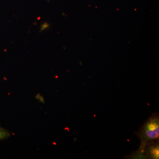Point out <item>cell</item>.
Returning <instances> with one entry per match:
<instances>
[{
  "instance_id": "cell-2",
  "label": "cell",
  "mask_w": 159,
  "mask_h": 159,
  "mask_svg": "<svg viewBox=\"0 0 159 159\" xmlns=\"http://www.w3.org/2000/svg\"><path fill=\"white\" fill-rule=\"evenodd\" d=\"M146 145H148V154L152 159L159 158L158 141L152 142Z\"/></svg>"
},
{
  "instance_id": "cell-4",
  "label": "cell",
  "mask_w": 159,
  "mask_h": 159,
  "mask_svg": "<svg viewBox=\"0 0 159 159\" xmlns=\"http://www.w3.org/2000/svg\"><path fill=\"white\" fill-rule=\"evenodd\" d=\"M48 26V24H46V23H45L43 25L41 26V30H44L45 29H46L47 27Z\"/></svg>"
},
{
  "instance_id": "cell-1",
  "label": "cell",
  "mask_w": 159,
  "mask_h": 159,
  "mask_svg": "<svg viewBox=\"0 0 159 159\" xmlns=\"http://www.w3.org/2000/svg\"><path fill=\"white\" fill-rule=\"evenodd\" d=\"M139 137L142 142L141 148L152 142L158 141L159 119L158 114H154L145 122L139 132Z\"/></svg>"
},
{
  "instance_id": "cell-3",
  "label": "cell",
  "mask_w": 159,
  "mask_h": 159,
  "mask_svg": "<svg viewBox=\"0 0 159 159\" xmlns=\"http://www.w3.org/2000/svg\"><path fill=\"white\" fill-rule=\"evenodd\" d=\"M10 135L11 134L9 131L0 126V141L8 139Z\"/></svg>"
}]
</instances>
